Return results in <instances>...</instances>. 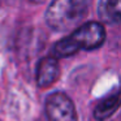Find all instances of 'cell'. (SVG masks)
<instances>
[{
	"label": "cell",
	"mask_w": 121,
	"mask_h": 121,
	"mask_svg": "<svg viewBox=\"0 0 121 121\" xmlns=\"http://www.w3.org/2000/svg\"><path fill=\"white\" fill-rule=\"evenodd\" d=\"M89 13V0H53L46 12V22L55 31H69L79 26Z\"/></svg>",
	"instance_id": "1"
},
{
	"label": "cell",
	"mask_w": 121,
	"mask_h": 121,
	"mask_svg": "<svg viewBox=\"0 0 121 121\" xmlns=\"http://www.w3.org/2000/svg\"><path fill=\"white\" fill-rule=\"evenodd\" d=\"M47 121H78L72 99L64 92H52L46 100Z\"/></svg>",
	"instance_id": "2"
},
{
	"label": "cell",
	"mask_w": 121,
	"mask_h": 121,
	"mask_svg": "<svg viewBox=\"0 0 121 121\" xmlns=\"http://www.w3.org/2000/svg\"><path fill=\"white\" fill-rule=\"evenodd\" d=\"M70 38L76 43L78 50H96L105 40V29L100 22H87L81 26H77Z\"/></svg>",
	"instance_id": "3"
},
{
	"label": "cell",
	"mask_w": 121,
	"mask_h": 121,
	"mask_svg": "<svg viewBox=\"0 0 121 121\" xmlns=\"http://www.w3.org/2000/svg\"><path fill=\"white\" fill-rule=\"evenodd\" d=\"M60 76L59 61L55 57H43L39 60L37 66V83L40 87H48L57 81Z\"/></svg>",
	"instance_id": "4"
},
{
	"label": "cell",
	"mask_w": 121,
	"mask_h": 121,
	"mask_svg": "<svg viewBox=\"0 0 121 121\" xmlns=\"http://www.w3.org/2000/svg\"><path fill=\"white\" fill-rule=\"evenodd\" d=\"M98 14L103 22L117 25L121 18L120 0H99Z\"/></svg>",
	"instance_id": "5"
},
{
	"label": "cell",
	"mask_w": 121,
	"mask_h": 121,
	"mask_svg": "<svg viewBox=\"0 0 121 121\" xmlns=\"http://www.w3.org/2000/svg\"><path fill=\"white\" fill-rule=\"evenodd\" d=\"M118 104H120V96H118V94H115V95H111V96L105 98L95 108V111H94L95 118L98 121H103L105 118L111 117L117 111Z\"/></svg>",
	"instance_id": "6"
},
{
	"label": "cell",
	"mask_w": 121,
	"mask_h": 121,
	"mask_svg": "<svg viewBox=\"0 0 121 121\" xmlns=\"http://www.w3.org/2000/svg\"><path fill=\"white\" fill-rule=\"evenodd\" d=\"M78 51V47L72 40L70 37H65L60 39L53 47V53L56 57H69V56H73L74 53H77Z\"/></svg>",
	"instance_id": "7"
},
{
	"label": "cell",
	"mask_w": 121,
	"mask_h": 121,
	"mask_svg": "<svg viewBox=\"0 0 121 121\" xmlns=\"http://www.w3.org/2000/svg\"><path fill=\"white\" fill-rule=\"evenodd\" d=\"M31 1H35V3H40V1H43V0H31Z\"/></svg>",
	"instance_id": "8"
}]
</instances>
